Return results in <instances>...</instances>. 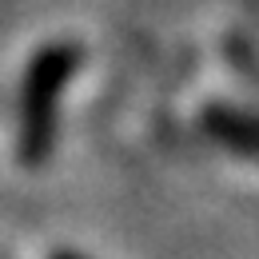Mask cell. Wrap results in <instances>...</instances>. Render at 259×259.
Masks as SVG:
<instances>
[{"mask_svg":"<svg viewBox=\"0 0 259 259\" xmlns=\"http://www.w3.org/2000/svg\"><path fill=\"white\" fill-rule=\"evenodd\" d=\"M76 68V48L72 44H52L36 56L28 72H24V84H20V120H16V148L24 163L44 160L48 144H52V124H56V104L64 92L68 76Z\"/></svg>","mask_w":259,"mask_h":259,"instance_id":"cell-1","label":"cell"},{"mask_svg":"<svg viewBox=\"0 0 259 259\" xmlns=\"http://www.w3.org/2000/svg\"><path fill=\"white\" fill-rule=\"evenodd\" d=\"M207 128H211V136H215V140H224L227 148L247 152V156H259V120H255V116L215 108V112L207 116Z\"/></svg>","mask_w":259,"mask_h":259,"instance_id":"cell-2","label":"cell"},{"mask_svg":"<svg viewBox=\"0 0 259 259\" xmlns=\"http://www.w3.org/2000/svg\"><path fill=\"white\" fill-rule=\"evenodd\" d=\"M56 259H76V255H56Z\"/></svg>","mask_w":259,"mask_h":259,"instance_id":"cell-3","label":"cell"}]
</instances>
